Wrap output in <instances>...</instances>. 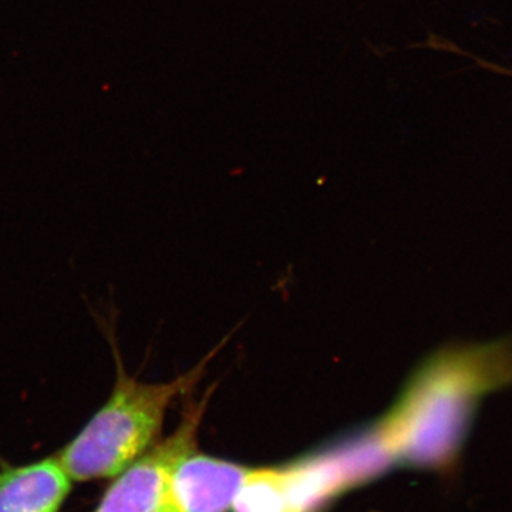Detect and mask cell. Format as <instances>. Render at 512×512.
Segmentation results:
<instances>
[{
  "instance_id": "cell-1",
  "label": "cell",
  "mask_w": 512,
  "mask_h": 512,
  "mask_svg": "<svg viewBox=\"0 0 512 512\" xmlns=\"http://www.w3.org/2000/svg\"><path fill=\"white\" fill-rule=\"evenodd\" d=\"M116 357V382L106 403L57 454L73 481L106 480L119 476L156 444L168 407L187 396L201 382L218 349L190 372L164 383H146L128 375L120 350L111 338Z\"/></svg>"
},
{
  "instance_id": "cell-4",
  "label": "cell",
  "mask_w": 512,
  "mask_h": 512,
  "mask_svg": "<svg viewBox=\"0 0 512 512\" xmlns=\"http://www.w3.org/2000/svg\"><path fill=\"white\" fill-rule=\"evenodd\" d=\"M73 483L57 456L0 468V512H59Z\"/></svg>"
},
{
  "instance_id": "cell-3",
  "label": "cell",
  "mask_w": 512,
  "mask_h": 512,
  "mask_svg": "<svg viewBox=\"0 0 512 512\" xmlns=\"http://www.w3.org/2000/svg\"><path fill=\"white\" fill-rule=\"evenodd\" d=\"M249 470L192 451L178 463L171 477L173 512H228L234 507Z\"/></svg>"
},
{
  "instance_id": "cell-2",
  "label": "cell",
  "mask_w": 512,
  "mask_h": 512,
  "mask_svg": "<svg viewBox=\"0 0 512 512\" xmlns=\"http://www.w3.org/2000/svg\"><path fill=\"white\" fill-rule=\"evenodd\" d=\"M208 399L210 394L201 402L190 403L170 437L148 448L114 477L94 512H173L171 477L178 463L197 450Z\"/></svg>"
}]
</instances>
